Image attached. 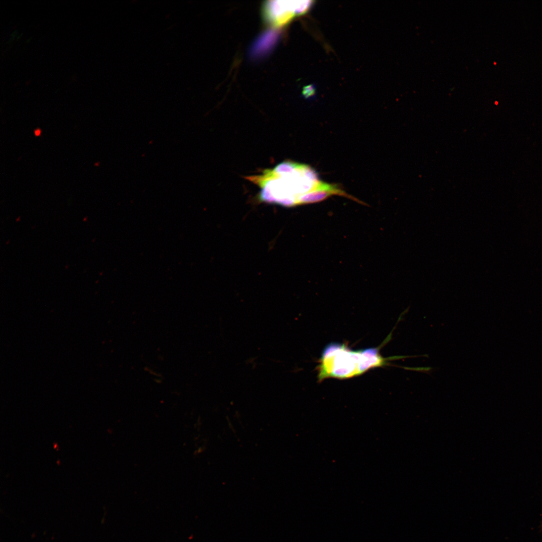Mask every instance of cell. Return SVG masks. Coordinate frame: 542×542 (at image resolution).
<instances>
[{
  "label": "cell",
  "instance_id": "cell-1",
  "mask_svg": "<svg viewBox=\"0 0 542 542\" xmlns=\"http://www.w3.org/2000/svg\"><path fill=\"white\" fill-rule=\"evenodd\" d=\"M247 179L260 189L261 201L285 206L318 202L334 195L358 201L337 185L321 181L309 166L291 161H284Z\"/></svg>",
  "mask_w": 542,
  "mask_h": 542
},
{
  "label": "cell",
  "instance_id": "cell-2",
  "mask_svg": "<svg viewBox=\"0 0 542 542\" xmlns=\"http://www.w3.org/2000/svg\"><path fill=\"white\" fill-rule=\"evenodd\" d=\"M380 347L354 350L344 344H329L323 350L317 366L318 380L358 376L370 369L386 365L390 360L402 357H383L379 352Z\"/></svg>",
  "mask_w": 542,
  "mask_h": 542
},
{
  "label": "cell",
  "instance_id": "cell-3",
  "mask_svg": "<svg viewBox=\"0 0 542 542\" xmlns=\"http://www.w3.org/2000/svg\"><path fill=\"white\" fill-rule=\"evenodd\" d=\"M285 1H275L267 5V13L272 20L276 24L288 21L295 13H302L309 6L308 4H286Z\"/></svg>",
  "mask_w": 542,
  "mask_h": 542
},
{
  "label": "cell",
  "instance_id": "cell-4",
  "mask_svg": "<svg viewBox=\"0 0 542 542\" xmlns=\"http://www.w3.org/2000/svg\"><path fill=\"white\" fill-rule=\"evenodd\" d=\"M35 134L36 136H39L41 134V130L39 129H36L35 131Z\"/></svg>",
  "mask_w": 542,
  "mask_h": 542
}]
</instances>
